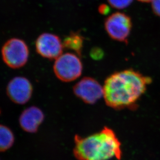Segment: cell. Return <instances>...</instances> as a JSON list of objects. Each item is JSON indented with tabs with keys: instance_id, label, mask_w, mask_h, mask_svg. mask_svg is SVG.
<instances>
[{
	"instance_id": "obj_13",
	"label": "cell",
	"mask_w": 160,
	"mask_h": 160,
	"mask_svg": "<svg viewBox=\"0 0 160 160\" xmlns=\"http://www.w3.org/2000/svg\"><path fill=\"white\" fill-rule=\"evenodd\" d=\"M152 8L154 14L160 17V0H152Z\"/></svg>"
},
{
	"instance_id": "obj_8",
	"label": "cell",
	"mask_w": 160,
	"mask_h": 160,
	"mask_svg": "<svg viewBox=\"0 0 160 160\" xmlns=\"http://www.w3.org/2000/svg\"><path fill=\"white\" fill-rule=\"evenodd\" d=\"M63 48L60 38L52 33H44L36 40V51L45 58L56 60L62 54Z\"/></svg>"
},
{
	"instance_id": "obj_5",
	"label": "cell",
	"mask_w": 160,
	"mask_h": 160,
	"mask_svg": "<svg viewBox=\"0 0 160 160\" xmlns=\"http://www.w3.org/2000/svg\"><path fill=\"white\" fill-rule=\"evenodd\" d=\"M105 26L111 38L126 43L132 28V22L129 16L123 12H117L106 19Z\"/></svg>"
},
{
	"instance_id": "obj_2",
	"label": "cell",
	"mask_w": 160,
	"mask_h": 160,
	"mask_svg": "<svg viewBox=\"0 0 160 160\" xmlns=\"http://www.w3.org/2000/svg\"><path fill=\"white\" fill-rule=\"evenodd\" d=\"M74 143L73 154L78 160L121 159V142L114 131L108 127L88 137L76 135Z\"/></svg>"
},
{
	"instance_id": "obj_4",
	"label": "cell",
	"mask_w": 160,
	"mask_h": 160,
	"mask_svg": "<svg viewBox=\"0 0 160 160\" xmlns=\"http://www.w3.org/2000/svg\"><path fill=\"white\" fill-rule=\"evenodd\" d=\"M53 70L59 80L69 82L80 77L83 70V65L78 56L67 52L62 54L56 59Z\"/></svg>"
},
{
	"instance_id": "obj_10",
	"label": "cell",
	"mask_w": 160,
	"mask_h": 160,
	"mask_svg": "<svg viewBox=\"0 0 160 160\" xmlns=\"http://www.w3.org/2000/svg\"><path fill=\"white\" fill-rule=\"evenodd\" d=\"M14 142L15 136L12 130L4 125L0 124V152L10 149Z\"/></svg>"
},
{
	"instance_id": "obj_9",
	"label": "cell",
	"mask_w": 160,
	"mask_h": 160,
	"mask_svg": "<svg viewBox=\"0 0 160 160\" xmlns=\"http://www.w3.org/2000/svg\"><path fill=\"white\" fill-rule=\"evenodd\" d=\"M45 119L44 113L38 107H29L25 109L19 118V124L23 131L29 133L37 132Z\"/></svg>"
},
{
	"instance_id": "obj_15",
	"label": "cell",
	"mask_w": 160,
	"mask_h": 160,
	"mask_svg": "<svg viewBox=\"0 0 160 160\" xmlns=\"http://www.w3.org/2000/svg\"><path fill=\"white\" fill-rule=\"evenodd\" d=\"M138 1L140 2H146V3H148V2L152 1V0H138Z\"/></svg>"
},
{
	"instance_id": "obj_3",
	"label": "cell",
	"mask_w": 160,
	"mask_h": 160,
	"mask_svg": "<svg viewBox=\"0 0 160 160\" xmlns=\"http://www.w3.org/2000/svg\"><path fill=\"white\" fill-rule=\"evenodd\" d=\"M1 54L3 62L7 66L17 69L26 65L29 57V49L23 40L12 38L3 45Z\"/></svg>"
},
{
	"instance_id": "obj_6",
	"label": "cell",
	"mask_w": 160,
	"mask_h": 160,
	"mask_svg": "<svg viewBox=\"0 0 160 160\" xmlns=\"http://www.w3.org/2000/svg\"><path fill=\"white\" fill-rule=\"evenodd\" d=\"M32 84L24 77L17 76L11 79L6 86V94L9 99L17 105H24L31 98Z\"/></svg>"
},
{
	"instance_id": "obj_14",
	"label": "cell",
	"mask_w": 160,
	"mask_h": 160,
	"mask_svg": "<svg viewBox=\"0 0 160 160\" xmlns=\"http://www.w3.org/2000/svg\"><path fill=\"white\" fill-rule=\"evenodd\" d=\"M98 11L100 14L106 15L109 12L110 8L106 4H102L99 7Z\"/></svg>"
},
{
	"instance_id": "obj_12",
	"label": "cell",
	"mask_w": 160,
	"mask_h": 160,
	"mask_svg": "<svg viewBox=\"0 0 160 160\" xmlns=\"http://www.w3.org/2000/svg\"><path fill=\"white\" fill-rule=\"evenodd\" d=\"M133 0H108L111 6L117 9H123L127 8L132 3Z\"/></svg>"
},
{
	"instance_id": "obj_11",
	"label": "cell",
	"mask_w": 160,
	"mask_h": 160,
	"mask_svg": "<svg viewBox=\"0 0 160 160\" xmlns=\"http://www.w3.org/2000/svg\"><path fill=\"white\" fill-rule=\"evenodd\" d=\"M83 38L78 32H71L63 41V46L67 49L76 52L78 55H81L83 48Z\"/></svg>"
},
{
	"instance_id": "obj_7",
	"label": "cell",
	"mask_w": 160,
	"mask_h": 160,
	"mask_svg": "<svg viewBox=\"0 0 160 160\" xmlns=\"http://www.w3.org/2000/svg\"><path fill=\"white\" fill-rule=\"evenodd\" d=\"M77 97L88 104H94L103 97V88L92 78H83L73 87Z\"/></svg>"
},
{
	"instance_id": "obj_1",
	"label": "cell",
	"mask_w": 160,
	"mask_h": 160,
	"mask_svg": "<svg viewBox=\"0 0 160 160\" xmlns=\"http://www.w3.org/2000/svg\"><path fill=\"white\" fill-rule=\"evenodd\" d=\"M151 82L150 78L132 69L114 73L103 86L105 102L114 109L134 107Z\"/></svg>"
}]
</instances>
